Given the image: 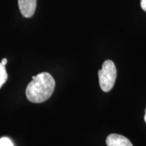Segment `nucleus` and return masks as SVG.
Returning a JSON list of instances; mask_svg holds the SVG:
<instances>
[{"label":"nucleus","instance_id":"3","mask_svg":"<svg viewBox=\"0 0 146 146\" xmlns=\"http://www.w3.org/2000/svg\"><path fill=\"white\" fill-rule=\"evenodd\" d=\"M18 7L24 17L31 18L33 16L36 7V0H18Z\"/></svg>","mask_w":146,"mask_h":146},{"label":"nucleus","instance_id":"8","mask_svg":"<svg viewBox=\"0 0 146 146\" xmlns=\"http://www.w3.org/2000/svg\"><path fill=\"white\" fill-rule=\"evenodd\" d=\"M7 62H8V60H7L6 58H3V59H2V60H1V63L3 64L5 66L6 65Z\"/></svg>","mask_w":146,"mask_h":146},{"label":"nucleus","instance_id":"4","mask_svg":"<svg viewBox=\"0 0 146 146\" xmlns=\"http://www.w3.org/2000/svg\"><path fill=\"white\" fill-rule=\"evenodd\" d=\"M108 146H133L129 139L118 134H111L106 139Z\"/></svg>","mask_w":146,"mask_h":146},{"label":"nucleus","instance_id":"1","mask_svg":"<svg viewBox=\"0 0 146 146\" xmlns=\"http://www.w3.org/2000/svg\"><path fill=\"white\" fill-rule=\"evenodd\" d=\"M26 89L27 99L33 103L39 104L49 99L55 89V81L48 72H41L33 76Z\"/></svg>","mask_w":146,"mask_h":146},{"label":"nucleus","instance_id":"2","mask_svg":"<svg viewBox=\"0 0 146 146\" xmlns=\"http://www.w3.org/2000/svg\"><path fill=\"white\" fill-rule=\"evenodd\" d=\"M116 68L112 60H106L102 68L98 71L100 87L105 92H108L113 88L116 79Z\"/></svg>","mask_w":146,"mask_h":146},{"label":"nucleus","instance_id":"5","mask_svg":"<svg viewBox=\"0 0 146 146\" xmlns=\"http://www.w3.org/2000/svg\"><path fill=\"white\" fill-rule=\"evenodd\" d=\"M8 79V74L5 70V65L0 62V89Z\"/></svg>","mask_w":146,"mask_h":146},{"label":"nucleus","instance_id":"7","mask_svg":"<svg viewBox=\"0 0 146 146\" xmlns=\"http://www.w3.org/2000/svg\"><path fill=\"white\" fill-rule=\"evenodd\" d=\"M141 7L146 12V0H141Z\"/></svg>","mask_w":146,"mask_h":146},{"label":"nucleus","instance_id":"9","mask_svg":"<svg viewBox=\"0 0 146 146\" xmlns=\"http://www.w3.org/2000/svg\"><path fill=\"white\" fill-rule=\"evenodd\" d=\"M144 119H145V121L146 122V110H145V116H144Z\"/></svg>","mask_w":146,"mask_h":146},{"label":"nucleus","instance_id":"6","mask_svg":"<svg viewBox=\"0 0 146 146\" xmlns=\"http://www.w3.org/2000/svg\"><path fill=\"white\" fill-rule=\"evenodd\" d=\"M0 146H14V145L9 138L2 137L0 139Z\"/></svg>","mask_w":146,"mask_h":146}]
</instances>
